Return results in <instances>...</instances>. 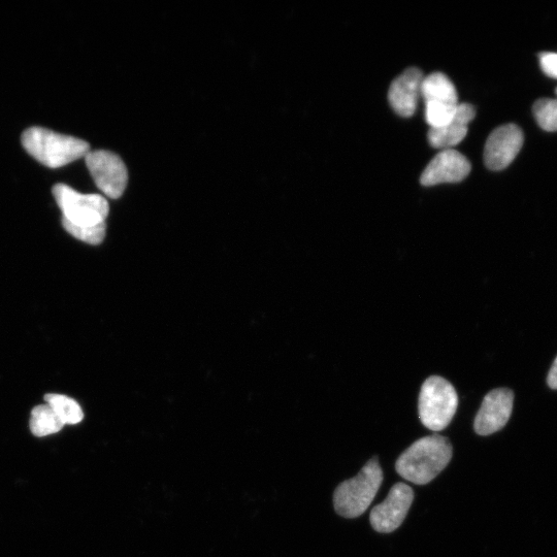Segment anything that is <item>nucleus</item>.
Returning a JSON list of instances; mask_svg holds the SVG:
<instances>
[{
	"label": "nucleus",
	"mask_w": 557,
	"mask_h": 557,
	"mask_svg": "<svg viewBox=\"0 0 557 557\" xmlns=\"http://www.w3.org/2000/svg\"><path fill=\"white\" fill-rule=\"evenodd\" d=\"M453 447L448 438L433 435L413 443L396 464L398 474L404 479L425 485L433 481L450 463Z\"/></svg>",
	"instance_id": "nucleus-1"
},
{
	"label": "nucleus",
	"mask_w": 557,
	"mask_h": 557,
	"mask_svg": "<svg viewBox=\"0 0 557 557\" xmlns=\"http://www.w3.org/2000/svg\"><path fill=\"white\" fill-rule=\"evenodd\" d=\"M26 152L50 169L69 165L91 151L81 139L65 136L44 127H30L21 137Z\"/></svg>",
	"instance_id": "nucleus-2"
},
{
	"label": "nucleus",
	"mask_w": 557,
	"mask_h": 557,
	"mask_svg": "<svg viewBox=\"0 0 557 557\" xmlns=\"http://www.w3.org/2000/svg\"><path fill=\"white\" fill-rule=\"evenodd\" d=\"M383 482V472L375 456L359 474L340 484L334 494L336 512L345 518L364 514L374 501Z\"/></svg>",
	"instance_id": "nucleus-3"
},
{
	"label": "nucleus",
	"mask_w": 557,
	"mask_h": 557,
	"mask_svg": "<svg viewBox=\"0 0 557 557\" xmlns=\"http://www.w3.org/2000/svg\"><path fill=\"white\" fill-rule=\"evenodd\" d=\"M458 406L453 385L439 376L425 380L419 395V418L425 428L434 432L445 430L452 421Z\"/></svg>",
	"instance_id": "nucleus-4"
},
{
	"label": "nucleus",
	"mask_w": 557,
	"mask_h": 557,
	"mask_svg": "<svg viewBox=\"0 0 557 557\" xmlns=\"http://www.w3.org/2000/svg\"><path fill=\"white\" fill-rule=\"evenodd\" d=\"M52 193L62 212V220L78 226L106 222L110 207L101 194H82L65 184H56Z\"/></svg>",
	"instance_id": "nucleus-5"
},
{
	"label": "nucleus",
	"mask_w": 557,
	"mask_h": 557,
	"mask_svg": "<svg viewBox=\"0 0 557 557\" xmlns=\"http://www.w3.org/2000/svg\"><path fill=\"white\" fill-rule=\"evenodd\" d=\"M420 93L430 128L441 127L453 119L460 103L454 84L445 74L436 72L424 77Z\"/></svg>",
	"instance_id": "nucleus-6"
},
{
	"label": "nucleus",
	"mask_w": 557,
	"mask_h": 557,
	"mask_svg": "<svg viewBox=\"0 0 557 557\" xmlns=\"http://www.w3.org/2000/svg\"><path fill=\"white\" fill-rule=\"evenodd\" d=\"M85 162L97 188L109 199L121 198L128 183L123 160L113 152L97 150L90 151L85 156Z\"/></svg>",
	"instance_id": "nucleus-7"
},
{
	"label": "nucleus",
	"mask_w": 557,
	"mask_h": 557,
	"mask_svg": "<svg viewBox=\"0 0 557 557\" xmlns=\"http://www.w3.org/2000/svg\"><path fill=\"white\" fill-rule=\"evenodd\" d=\"M414 500L413 489L405 483L393 485L388 497L370 515L373 529L382 534L395 532L404 522Z\"/></svg>",
	"instance_id": "nucleus-8"
},
{
	"label": "nucleus",
	"mask_w": 557,
	"mask_h": 557,
	"mask_svg": "<svg viewBox=\"0 0 557 557\" xmlns=\"http://www.w3.org/2000/svg\"><path fill=\"white\" fill-rule=\"evenodd\" d=\"M524 142L522 130L515 124L498 127L488 137L484 149L485 166L491 171L509 167Z\"/></svg>",
	"instance_id": "nucleus-9"
},
{
	"label": "nucleus",
	"mask_w": 557,
	"mask_h": 557,
	"mask_svg": "<svg viewBox=\"0 0 557 557\" xmlns=\"http://www.w3.org/2000/svg\"><path fill=\"white\" fill-rule=\"evenodd\" d=\"M513 402L514 393L509 388L490 391L475 418V432L479 436H490L504 429L511 417Z\"/></svg>",
	"instance_id": "nucleus-10"
},
{
	"label": "nucleus",
	"mask_w": 557,
	"mask_h": 557,
	"mask_svg": "<svg viewBox=\"0 0 557 557\" xmlns=\"http://www.w3.org/2000/svg\"><path fill=\"white\" fill-rule=\"evenodd\" d=\"M471 171V162L465 155L454 149L442 150L425 168L420 183L427 187L458 183L464 181Z\"/></svg>",
	"instance_id": "nucleus-11"
},
{
	"label": "nucleus",
	"mask_w": 557,
	"mask_h": 557,
	"mask_svg": "<svg viewBox=\"0 0 557 557\" xmlns=\"http://www.w3.org/2000/svg\"><path fill=\"white\" fill-rule=\"evenodd\" d=\"M423 78L419 69L411 68L391 83L388 101L393 111L401 117L409 118L415 114Z\"/></svg>",
	"instance_id": "nucleus-12"
},
{
	"label": "nucleus",
	"mask_w": 557,
	"mask_h": 557,
	"mask_svg": "<svg viewBox=\"0 0 557 557\" xmlns=\"http://www.w3.org/2000/svg\"><path fill=\"white\" fill-rule=\"evenodd\" d=\"M476 116L475 108L470 104H460L453 119L447 124L430 128L429 143L433 148L448 150L461 144L468 135L469 124Z\"/></svg>",
	"instance_id": "nucleus-13"
},
{
	"label": "nucleus",
	"mask_w": 557,
	"mask_h": 557,
	"mask_svg": "<svg viewBox=\"0 0 557 557\" xmlns=\"http://www.w3.org/2000/svg\"><path fill=\"white\" fill-rule=\"evenodd\" d=\"M29 427L35 436L46 437L60 432L64 424L48 405H40L32 410Z\"/></svg>",
	"instance_id": "nucleus-14"
},
{
	"label": "nucleus",
	"mask_w": 557,
	"mask_h": 557,
	"mask_svg": "<svg viewBox=\"0 0 557 557\" xmlns=\"http://www.w3.org/2000/svg\"><path fill=\"white\" fill-rule=\"evenodd\" d=\"M45 401L64 425L78 424L84 418V413L80 405L67 396L50 393V395L45 397Z\"/></svg>",
	"instance_id": "nucleus-15"
},
{
	"label": "nucleus",
	"mask_w": 557,
	"mask_h": 557,
	"mask_svg": "<svg viewBox=\"0 0 557 557\" xmlns=\"http://www.w3.org/2000/svg\"><path fill=\"white\" fill-rule=\"evenodd\" d=\"M62 225L70 235L89 245H100L106 237V222L92 226H78L62 220Z\"/></svg>",
	"instance_id": "nucleus-16"
},
{
	"label": "nucleus",
	"mask_w": 557,
	"mask_h": 557,
	"mask_svg": "<svg viewBox=\"0 0 557 557\" xmlns=\"http://www.w3.org/2000/svg\"><path fill=\"white\" fill-rule=\"evenodd\" d=\"M539 126L546 131H557V98H541L533 108Z\"/></svg>",
	"instance_id": "nucleus-17"
},
{
	"label": "nucleus",
	"mask_w": 557,
	"mask_h": 557,
	"mask_svg": "<svg viewBox=\"0 0 557 557\" xmlns=\"http://www.w3.org/2000/svg\"><path fill=\"white\" fill-rule=\"evenodd\" d=\"M541 69L550 78L557 79V53L540 54Z\"/></svg>",
	"instance_id": "nucleus-18"
},
{
	"label": "nucleus",
	"mask_w": 557,
	"mask_h": 557,
	"mask_svg": "<svg viewBox=\"0 0 557 557\" xmlns=\"http://www.w3.org/2000/svg\"><path fill=\"white\" fill-rule=\"evenodd\" d=\"M547 383L550 388L557 389V357L555 358L554 363L549 371Z\"/></svg>",
	"instance_id": "nucleus-19"
},
{
	"label": "nucleus",
	"mask_w": 557,
	"mask_h": 557,
	"mask_svg": "<svg viewBox=\"0 0 557 557\" xmlns=\"http://www.w3.org/2000/svg\"><path fill=\"white\" fill-rule=\"evenodd\" d=\"M556 94H557V88H556Z\"/></svg>",
	"instance_id": "nucleus-20"
}]
</instances>
